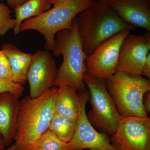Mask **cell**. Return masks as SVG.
Segmentation results:
<instances>
[{"instance_id": "cell-3", "label": "cell", "mask_w": 150, "mask_h": 150, "mask_svg": "<svg viewBox=\"0 0 150 150\" xmlns=\"http://www.w3.org/2000/svg\"><path fill=\"white\" fill-rule=\"evenodd\" d=\"M78 27L84 52L88 57L99 45L123 30L135 28L124 21L108 5L106 0H97L78 16Z\"/></svg>"}, {"instance_id": "cell-1", "label": "cell", "mask_w": 150, "mask_h": 150, "mask_svg": "<svg viewBox=\"0 0 150 150\" xmlns=\"http://www.w3.org/2000/svg\"><path fill=\"white\" fill-rule=\"evenodd\" d=\"M58 93L54 86L39 96H25L20 100L13 140L18 150H33L49 129Z\"/></svg>"}, {"instance_id": "cell-25", "label": "cell", "mask_w": 150, "mask_h": 150, "mask_svg": "<svg viewBox=\"0 0 150 150\" xmlns=\"http://www.w3.org/2000/svg\"><path fill=\"white\" fill-rule=\"evenodd\" d=\"M6 146L3 139L0 140V150H4Z\"/></svg>"}, {"instance_id": "cell-24", "label": "cell", "mask_w": 150, "mask_h": 150, "mask_svg": "<svg viewBox=\"0 0 150 150\" xmlns=\"http://www.w3.org/2000/svg\"><path fill=\"white\" fill-rule=\"evenodd\" d=\"M3 1H6L8 5L12 8L15 9L17 6L21 5L23 4L26 2L28 0H1Z\"/></svg>"}, {"instance_id": "cell-10", "label": "cell", "mask_w": 150, "mask_h": 150, "mask_svg": "<svg viewBox=\"0 0 150 150\" xmlns=\"http://www.w3.org/2000/svg\"><path fill=\"white\" fill-rule=\"evenodd\" d=\"M150 50V32L142 35L129 33L120 47L116 71L142 76L143 66Z\"/></svg>"}, {"instance_id": "cell-9", "label": "cell", "mask_w": 150, "mask_h": 150, "mask_svg": "<svg viewBox=\"0 0 150 150\" xmlns=\"http://www.w3.org/2000/svg\"><path fill=\"white\" fill-rule=\"evenodd\" d=\"M130 31L122 30L98 46L86 61V73L104 80L114 74L121 44Z\"/></svg>"}, {"instance_id": "cell-7", "label": "cell", "mask_w": 150, "mask_h": 150, "mask_svg": "<svg viewBox=\"0 0 150 150\" xmlns=\"http://www.w3.org/2000/svg\"><path fill=\"white\" fill-rule=\"evenodd\" d=\"M110 139L118 150H150V118L122 117Z\"/></svg>"}, {"instance_id": "cell-8", "label": "cell", "mask_w": 150, "mask_h": 150, "mask_svg": "<svg viewBox=\"0 0 150 150\" xmlns=\"http://www.w3.org/2000/svg\"><path fill=\"white\" fill-rule=\"evenodd\" d=\"M78 93L79 112L74 135L68 143L69 150H118L112 144L107 135L98 131L89 121L86 112V105L89 98L88 91Z\"/></svg>"}, {"instance_id": "cell-21", "label": "cell", "mask_w": 150, "mask_h": 150, "mask_svg": "<svg viewBox=\"0 0 150 150\" xmlns=\"http://www.w3.org/2000/svg\"><path fill=\"white\" fill-rule=\"evenodd\" d=\"M24 90L23 85L14 82L0 79V94L3 93H10L20 98Z\"/></svg>"}, {"instance_id": "cell-23", "label": "cell", "mask_w": 150, "mask_h": 150, "mask_svg": "<svg viewBox=\"0 0 150 150\" xmlns=\"http://www.w3.org/2000/svg\"><path fill=\"white\" fill-rule=\"evenodd\" d=\"M143 104L146 114L148 115L150 112V91L144 95L143 98Z\"/></svg>"}, {"instance_id": "cell-11", "label": "cell", "mask_w": 150, "mask_h": 150, "mask_svg": "<svg viewBox=\"0 0 150 150\" xmlns=\"http://www.w3.org/2000/svg\"><path fill=\"white\" fill-rule=\"evenodd\" d=\"M57 71L55 59L50 52L38 51L33 54L26 78L29 96L37 97L54 86Z\"/></svg>"}, {"instance_id": "cell-15", "label": "cell", "mask_w": 150, "mask_h": 150, "mask_svg": "<svg viewBox=\"0 0 150 150\" xmlns=\"http://www.w3.org/2000/svg\"><path fill=\"white\" fill-rule=\"evenodd\" d=\"M55 102V113L74 121H77L79 112V93L68 86L58 87Z\"/></svg>"}, {"instance_id": "cell-19", "label": "cell", "mask_w": 150, "mask_h": 150, "mask_svg": "<svg viewBox=\"0 0 150 150\" xmlns=\"http://www.w3.org/2000/svg\"><path fill=\"white\" fill-rule=\"evenodd\" d=\"M11 14V11L8 6L0 3V35H5L9 30L15 28V20Z\"/></svg>"}, {"instance_id": "cell-6", "label": "cell", "mask_w": 150, "mask_h": 150, "mask_svg": "<svg viewBox=\"0 0 150 150\" xmlns=\"http://www.w3.org/2000/svg\"><path fill=\"white\" fill-rule=\"evenodd\" d=\"M83 80L88 88V100L91 105L87 113L89 121L98 131L111 136L122 117L108 91L104 80L86 73Z\"/></svg>"}, {"instance_id": "cell-18", "label": "cell", "mask_w": 150, "mask_h": 150, "mask_svg": "<svg viewBox=\"0 0 150 150\" xmlns=\"http://www.w3.org/2000/svg\"><path fill=\"white\" fill-rule=\"evenodd\" d=\"M36 146L43 150H69V143L59 139L49 129L40 137Z\"/></svg>"}, {"instance_id": "cell-26", "label": "cell", "mask_w": 150, "mask_h": 150, "mask_svg": "<svg viewBox=\"0 0 150 150\" xmlns=\"http://www.w3.org/2000/svg\"><path fill=\"white\" fill-rule=\"evenodd\" d=\"M4 150H18L17 147L15 144H13L9 146L8 148H5Z\"/></svg>"}, {"instance_id": "cell-20", "label": "cell", "mask_w": 150, "mask_h": 150, "mask_svg": "<svg viewBox=\"0 0 150 150\" xmlns=\"http://www.w3.org/2000/svg\"><path fill=\"white\" fill-rule=\"evenodd\" d=\"M0 79L14 82L11 67L2 50L0 51Z\"/></svg>"}, {"instance_id": "cell-29", "label": "cell", "mask_w": 150, "mask_h": 150, "mask_svg": "<svg viewBox=\"0 0 150 150\" xmlns=\"http://www.w3.org/2000/svg\"><path fill=\"white\" fill-rule=\"evenodd\" d=\"M89 150H96V149H89Z\"/></svg>"}, {"instance_id": "cell-2", "label": "cell", "mask_w": 150, "mask_h": 150, "mask_svg": "<svg viewBox=\"0 0 150 150\" xmlns=\"http://www.w3.org/2000/svg\"><path fill=\"white\" fill-rule=\"evenodd\" d=\"M52 55L63 57L58 69L54 86H68L78 92L87 90L83 76L86 73V61L88 57L84 52L78 27V16L73 21L72 28L57 32Z\"/></svg>"}, {"instance_id": "cell-17", "label": "cell", "mask_w": 150, "mask_h": 150, "mask_svg": "<svg viewBox=\"0 0 150 150\" xmlns=\"http://www.w3.org/2000/svg\"><path fill=\"white\" fill-rule=\"evenodd\" d=\"M76 121H74L55 113L51 120L49 129L59 139L69 143L76 131Z\"/></svg>"}, {"instance_id": "cell-4", "label": "cell", "mask_w": 150, "mask_h": 150, "mask_svg": "<svg viewBox=\"0 0 150 150\" xmlns=\"http://www.w3.org/2000/svg\"><path fill=\"white\" fill-rule=\"evenodd\" d=\"M96 0H50L53 8L39 16L28 19L22 23L20 32L37 30L45 39L44 48L52 51L57 32L72 28L73 21L79 14L93 5Z\"/></svg>"}, {"instance_id": "cell-22", "label": "cell", "mask_w": 150, "mask_h": 150, "mask_svg": "<svg viewBox=\"0 0 150 150\" xmlns=\"http://www.w3.org/2000/svg\"><path fill=\"white\" fill-rule=\"evenodd\" d=\"M142 75L146 76L148 79H150V53L147 56L142 69Z\"/></svg>"}, {"instance_id": "cell-5", "label": "cell", "mask_w": 150, "mask_h": 150, "mask_svg": "<svg viewBox=\"0 0 150 150\" xmlns=\"http://www.w3.org/2000/svg\"><path fill=\"white\" fill-rule=\"evenodd\" d=\"M108 91L122 117H146L143 104L144 94L150 91V81L142 76L116 71L104 80Z\"/></svg>"}, {"instance_id": "cell-28", "label": "cell", "mask_w": 150, "mask_h": 150, "mask_svg": "<svg viewBox=\"0 0 150 150\" xmlns=\"http://www.w3.org/2000/svg\"><path fill=\"white\" fill-rule=\"evenodd\" d=\"M1 139H2V138L1 136L0 135V140Z\"/></svg>"}, {"instance_id": "cell-13", "label": "cell", "mask_w": 150, "mask_h": 150, "mask_svg": "<svg viewBox=\"0 0 150 150\" xmlns=\"http://www.w3.org/2000/svg\"><path fill=\"white\" fill-rule=\"evenodd\" d=\"M19 98L10 93L0 94V135L6 146L14 140Z\"/></svg>"}, {"instance_id": "cell-12", "label": "cell", "mask_w": 150, "mask_h": 150, "mask_svg": "<svg viewBox=\"0 0 150 150\" xmlns=\"http://www.w3.org/2000/svg\"><path fill=\"white\" fill-rule=\"evenodd\" d=\"M124 21L150 33V0H106Z\"/></svg>"}, {"instance_id": "cell-16", "label": "cell", "mask_w": 150, "mask_h": 150, "mask_svg": "<svg viewBox=\"0 0 150 150\" xmlns=\"http://www.w3.org/2000/svg\"><path fill=\"white\" fill-rule=\"evenodd\" d=\"M52 4L50 0H28L15 10V26L14 35L20 33L19 28L22 23L28 19L39 16L50 9Z\"/></svg>"}, {"instance_id": "cell-27", "label": "cell", "mask_w": 150, "mask_h": 150, "mask_svg": "<svg viewBox=\"0 0 150 150\" xmlns=\"http://www.w3.org/2000/svg\"><path fill=\"white\" fill-rule=\"evenodd\" d=\"M33 150H43L42 149H40V148L36 146L34 148V149H33Z\"/></svg>"}, {"instance_id": "cell-14", "label": "cell", "mask_w": 150, "mask_h": 150, "mask_svg": "<svg viewBox=\"0 0 150 150\" xmlns=\"http://www.w3.org/2000/svg\"><path fill=\"white\" fill-rule=\"evenodd\" d=\"M1 48L10 64L14 82L25 84L33 54L24 53L11 43H5Z\"/></svg>"}]
</instances>
